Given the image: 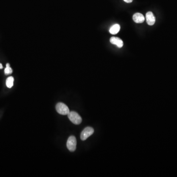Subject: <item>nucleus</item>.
Returning <instances> with one entry per match:
<instances>
[{"label": "nucleus", "instance_id": "nucleus-1", "mask_svg": "<svg viewBox=\"0 0 177 177\" xmlns=\"http://www.w3.org/2000/svg\"><path fill=\"white\" fill-rule=\"evenodd\" d=\"M67 116L70 121L75 125H79L80 123H81L82 121L81 117L75 112H70Z\"/></svg>", "mask_w": 177, "mask_h": 177}, {"label": "nucleus", "instance_id": "nucleus-2", "mask_svg": "<svg viewBox=\"0 0 177 177\" xmlns=\"http://www.w3.org/2000/svg\"><path fill=\"white\" fill-rule=\"evenodd\" d=\"M57 111L59 114L63 115H67L70 113V110L68 107L62 102L58 103L56 106Z\"/></svg>", "mask_w": 177, "mask_h": 177}, {"label": "nucleus", "instance_id": "nucleus-3", "mask_svg": "<svg viewBox=\"0 0 177 177\" xmlns=\"http://www.w3.org/2000/svg\"><path fill=\"white\" fill-rule=\"evenodd\" d=\"M76 144H77V141H76V138L74 136H71L68 138L67 143V148L70 152H74L75 151Z\"/></svg>", "mask_w": 177, "mask_h": 177}, {"label": "nucleus", "instance_id": "nucleus-4", "mask_svg": "<svg viewBox=\"0 0 177 177\" xmlns=\"http://www.w3.org/2000/svg\"><path fill=\"white\" fill-rule=\"evenodd\" d=\"M94 133V129L92 127H87L84 129L81 133V139L82 140H85L90 135H92Z\"/></svg>", "mask_w": 177, "mask_h": 177}, {"label": "nucleus", "instance_id": "nucleus-5", "mask_svg": "<svg viewBox=\"0 0 177 177\" xmlns=\"http://www.w3.org/2000/svg\"><path fill=\"white\" fill-rule=\"evenodd\" d=\"M146 18L147 23L149 25L152 26L155 24L156 22V17L152 12H148L146 15Z\"/></svg>", "mask_w": 177, "mask_h": 177}, {"label": "nucleus", "instance_id": "nucleus-6", "mask_svg": "<svg viewBox=\"0 0 177 177\" xmlns=\"http://www.w3.org/2000/svg\"><path fill=\"white\" fill-rule=\"evenodd\" d=\"M110 41L112 44H113L116 45L119 48H122L123 46V41L121 38H117V37H112L110 38Z\"/></svg>", "mask_w": 177, "mask_h": 177}, {"label": "nucleus", "instance_id": "nucleus-7", "mask_svg": "<svg viewBox=\"0 0 177 177\" xmlns=\"http://www.w3.org/2000/svg\"><path fill=\"white\" fill-rule=\"evenodd\" d=\"M133 20L136 23H142L145 21V17L140 13H136L133 16Z\"/></svg>", "mask_w": 177, "mask_h": 177}, {"label": "nucleus", "instance_id": "nucleus-8", "mask_svg": "<svg viewBox=\"0 0 177 177\" xmlns=\"http://www.w3.org/2000/svg\"><path fill=\"white\" fill-rule=\"evenodd\" d=\"M120 26L118 24H116L110 28L109 32L111 34H116L120 31Z\"/></svg>", "mask_w": 177, "mask_h": 177}, {"label": "nucleus", "instance_id": "nucleus-9", "mask_svg": "<svg viewBox=\"0 0 177 177\" xmlns=\"http://www.w3.org/2000/svg\"><path fill=\"white\" fill-rule=\"evenodd\" d=\"M13 82H14V78L12 76L8 77L6 80V85L7 87L8 88H11L13 86Z\"/></svg>", "mask_w": 177, "mask_h": 177}, {"label": "nucleus", "instance_id": "nucleus-10", "mask_svg": "<svg viewBox=\"0 0 177 177\" xmlns=\"http://www.w3.org/2000/svg\"><path fill=\"white\" fill-rule=\"evenodd\" d=\"M12 73V70L11 67H6V68L5 69V75H9Z\"/></svg>", "mask_w": 177, "mask_h": 177}, {"label": "nucleus", "instance_id": "nucleus-11", "mask_svg": "<svg viewBox=\"0 0 177 177\" xmlns=\"http://www.w3.org/2000/svg\"><path fill=\"white\" fill-rule=\"evenodd\" d=\"M123 1L127 3H130L133 1V0H123Z\"/></svg>", "mask_w": 177, "mask_h": 177}, {"label": "nucleus", "instance_id": "nucleus-12", "mask_svg": "<svg viewBox=\"0 0 177 177\" xmlns=\"http://www.w3.org/2000/svg\"><path fill=\"white\" fill-rule=\"evenodd\" d=\"M3 68V65L0 63V69H2Z\"/></svg>", "mask_w": 177, "mask_h": 177}, {"label": "nucleus", "instance_id": "nucleus-13", "mask_svg": "<svg viewBox=\"0 0 177 177\" xmlns=\"http://www.w3.org/2000/svg\"><path fill=\"white\" fill-rule=\"evenodd\" d=\"M10 67V64H6V67Z\"/></svg>", "mask_w": 177, "mask_h": 177}]
</instances>
